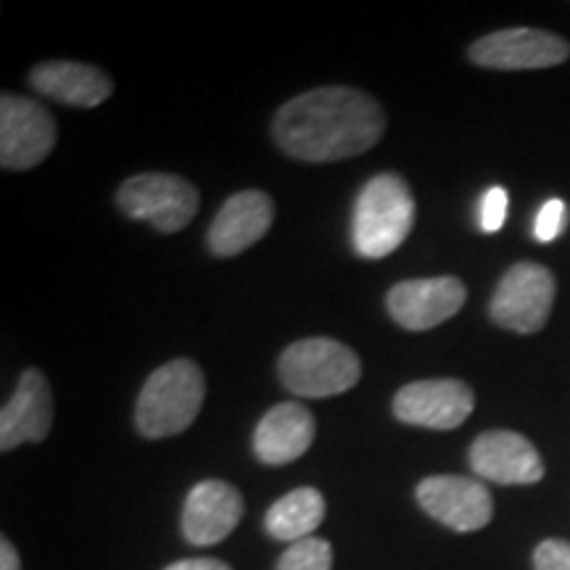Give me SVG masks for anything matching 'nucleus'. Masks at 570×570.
I'll use <instances>...</instances> for the list:
<instances>
[{"instance_id": "1", "label": "nucleus", "mask_w": 570, "mask_h": 570, "mask_svg": "<svg viewBox=\"0 0 570 570\" xmlns=\"http://www.w3.org/2000/svg\"><path fill=\"white\" fill-rule=\"evenodd\" d=\"M386 132V114L367 92L331 85L306 90L277 109L273 138L291 159L325 164L370 151Z\"/></svg>"}, {"instance_id": "2", "label": "nucleus", "mask_w": 570, "mask_h": 570, "mask_svg": "<svg viewBox=\"0 0 570 570\" xmlns=\"http://www.w3.org/2000/svg\"><path fill=\"white\" fill-rule=\"evenodd\" d=\"M206 396L204 370L194 360H173L148 375L135 404V428L146 439L188 431Z\"/></svg>"}, {"instance_id": "3", "label": "nucleus", "mask_w": 570, "mask_h": 570, "mask_svg": "<svg viewBox=\"0 0 570 570\" xmlns=\"http://www.w3.org/2000/svg\"><path fill=\"white\" fill-rule=\"evenodd\" d=\"M415 225V198L402 175L383 173L365 183L354 204L352 240L365 259H383L407 240Z\"/></svg>"}, {"instance_id": "4", "label": "nucleus", "mask_w": 570, "mask_h": 570, "mask_svg": "<svg viewBox=\"0 0 570 570\" xmlns=\"http://www.w3.org/2000/svg\"><path fill=\"white\" fill-rule=\"evenodd\" d=\"M277 375L291 394L325 399L354 389L362 377V362L354 348L336 338H302L281 354Z\"/></svg>"}, {"instance_id": "5", "label": "nucleus", "mask_w": 570, "mask_h": 570, "mask_svg": "<svg viewBox=\"0 0 570 570\" xmlns=\"http://www.w3.org/2000/svg\"><path fill=\"white\" fill-rule=\"evenodd\" d=\"M198 190L185 177L167 173L132 175L117 190V206L130 219L148 223L159 233H180L194 223Z\"/></svg>"}, {"instance_id": "6", "label": "nucleus", "mask_w": 570, "mask_h": 570, "mask_svg": "<svg viewBox=\"0 0 570 570\" xmlns=\"http://www.w3.org/2000/svg\"><path fill=\"white\" fill-rule=\"evenodd\" d=\"M558 283L544 265L518 262L499 281L491 296L489 315L499 327L512 333H539L552 315Z\"/></svg>"}, {"instance_id": "7", "label": "nucleus", "mask_w": 570, "mask_h": 570, "mask_svg": "<svg viewBox=\"0 0 570 570\" xmlns=\"http://www.w3.org/2000/svg\"><path fill=\"white\" fill-rule=\"evenodd\" d=\"M56 148V119L35 98L3 92L0 98V164L11 173L38 167Z\"/></svg>"}, {"instance_id": "8", "label": "nucleus", "mask_w": 570, "mask_h": 570, "mask_svg": "<svg viewBox=\"0 0 570 570\" xmlns=\"http://www.w3.org/2000/svg\"><path fill=\"white\" fill-rule=\"evenodd\" d=\"M570 59V42L560 35L533 27H510L483 35L470 46V61L499 71L560 67Z\"/></svg>"}, {"instance_id": "9", "label": "nucleus", "mask_w": 570, "mask_h": 570, "mask_svg": "<svg viewBox=\"0 0 570 570\" xmlns=\"http://www.w3.org/2000/svg\"><path fill=\"white\" fill-rule=\"evenodd\" d=\"M475 394L458 377H433L415 381L399 389L394 396V415L407 425L431 428V431H454L470 417Z\"/></svg>"}, {"instance_id": "10", "label": "nucleus", "mask_w": 570, "mask_h": 570, "mask_svg": "<svg viewBox=\"0 0 570 570\" xmlns=\"http://www.w3.org/2000/svg\"><path fill=\"white\" fill-rule=\"evenodd\" d=\"M415 497L428 515L460 533L487 529L494 515L489 489L465 475H431L417 483Z\"/></svg>"}, {"instance_id": "11", "label": "nucleus", "mask_w": 570, "mask_h": 570, "mask_svg": "<svg viewBox=\"0 0 570 570\" xmlns=\"http://www.w3.org/2000/svg\"><path fill=\"white\" fill-rule=\"evenodd\" d=\"M468 288L460 277H420L402 281L389 291V315L404 331H431L452 320L465 306Z\"/></svg>"}, {"instance_id": "12", "label": "nucleus", "mask_w": 570, "mask_h": 570, "mask_svg": "<svg viewBox=\"0 0 570 570\" xmlns=\"http://www.w3.org/2000/svg\"><path fill=\"white\" fill-rule=\"evenodd\" d=\"M470 468L481 479L504 487H529L544 479L537 446L515 431H487L470 446Z\"/></svg>"}, {"instance_id": "13", "label": "nucleus", "mask_w": 570, "mask_h": 570, "mask_svg": "<svg viewBox=\"0 0 570 570\" xmlns=\"http://www.w3.org/2000/svg\"><path fill=\"white\" fill-rule=\"evenodd\" d=\"M275 219V206L265 190H240L227 198L217 217L212 219L206 244L214 256H235L269 233Z\"/></svg>"}, {"instance_id": "14", "label": "nucleus", "mask_w": 570, "mask_h": 570, "mask_svg": "<svg viewBox=\"0 0 570 570\" xmlns=\"http://www.w3.org/2000/svg\"><path fill=\"white\" fill-rule=\"evenodd\" d=\"M53 425V394L48 377L38 367L24 370L17 383V394L0 412V449L11 452L27 441L38 444Z\"/></svg>"}, {"instance_id": "15", "label": "nucleus", "mask_w": 570, "mask_h": 570, "mask_svg": "<svg viewBox=\"0 0 570 570\" xmlns=\"http://www.w3.org/2000/svg\"><path fill=\"white\" fill-rule=\"evenodd\" d=\"M244 518V497L225 481H202L183 508V533L190 544L212 547L235 531Z\"/></svg>"}, {"instance_id": "16", "label": "nucleus", "mask_w": 570, "mask_h": 570, "mask_svg": "<svg viewBox=\"0 0 570 570\" xmlns=\"http://www.w3.org/2000/svg\"><path fill=\"white\" fill-rule=\"evenodd\" d=\"M30 85L40 96L75 109H96L114 92L111 77L104 69L80 61H46L32 67Z\"/></svg>"}, {"instance_id": "17", "label": "nucleus", "mask_w": 570, "mask_h": 570, "mask_svg": "<svg viewBox=\"0 0 570 570\" xmlns=\"http://www.w3.org/2000/svg\"><path fill=\"white\" fill-rule=\"evenodd\" d=\"M315 417L296 402L275 404L254 431V452L265 465H288L315 441Z\"/></svg>"}, {"instance_id": "18", "label": "nucleus", "mask_w": 570, "mask_h": 570, "mask_svg": "<svg viewBox=\"0 0 570 570\" xmlns=\"http://www.w3.org/2000/svg\"><path fill=\"white\" fill-rule=\"evenodd\" d=\"M325 518V499L317 489H296L291 494L277 499L265 515V529L277 541H296L309 539L312 531L323 523Z\"/></svg>"}, {"instance_id": "19", "label": "nucleus", "mask_w": 570, "mask_h": 570, "mask_svg": "<svg viewBox=\"0 0 570 570\" xmlns=\"http://www.w3.org/2000/svg\"><path fill=\"white\" fill-rule=\"evenodd\" d=\"M333 547L325 539H302L291 544L277 560V570H331Z\"/></svg>"}, {"instance_id": "20", "label": "nucleus", "mask_w": 570, "mask_h": 570, "mask_svg": "<svg viewBox=\"0 0 570 570\" xmlns=\"http://www.w3.org/2000/svg\"><path fill=\"white\" fill-rule=\"evenodd\" d=\"M568 223V206L562 198H550L541 212L537 214V225H533V235L541 240V244H552L558 240L562 233H566Z\"/></svg>"}, {"instance_id": "21", "label": "nucleus", "mask_w": 570, "mask_h": 570, "mask_svg": "<svg viewBox=\"0 0 570 570\" xmlns=\"http://www.w3.org/2000/svg\"><path fill=\"white\" fill-rule=\"evenodd\" d=\"M504 217H508V190L494 185V188L487 190V196H483L481 202V230L483 233L502 230Z\"/></svg>"}, {"instance_id": "22", "label": "nucleus", "mask_w": 570, "mask_h": 570, "mask_svg": "<svg viewBox=\"0 0 570 570\" xmlns=\"http://www.w3.org/2000/svg\"><path fill=\"white\" fill-rule=\"evenodd\" d=\"M533 568L537 570H570V541L547 539L533 552Z\"/></svg>"}, {"instance_id": "23", "label": "nucleus", "mask_w": 570, "mask_h": 570, "mask_svg": "<svg viewBox=\"0 0 570 570\" xmlns=\"http://www.w3.org/2000/svg\"><path fill=\"white\" fill-rule=\"evenodd\" d=\"M164 570H230V566H225L223 560H214V558H190V560H177Z\"/></svg>"}, {"instance_id": "24", "label": "nucleus", "mask_w": 570, "mask_h": 570, "mask_svg": "<svg viewBox=\"0 0 570 570\" xmlns=\"http://www.w3.org/2000/svg\"><path fill=\"white\" fill-rule=\"evenodd\" d=\"M0 570H21L19 552L9 539L0 541Z\"/></svg>"}]
</instances>
